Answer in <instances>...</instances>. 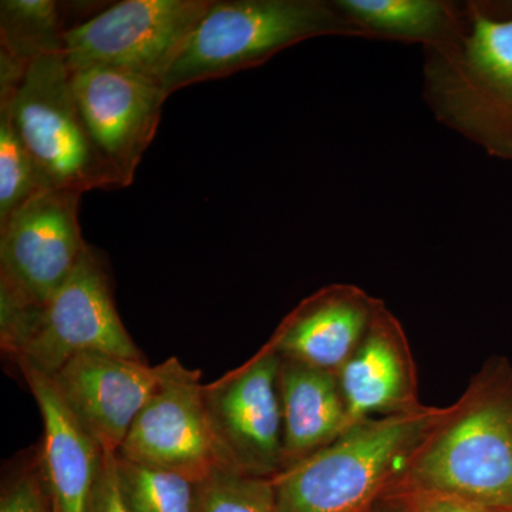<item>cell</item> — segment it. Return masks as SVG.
I'll return each instance as SVG.
<instances>
[{
	"label": "cell",
	"instance_id": "obj_14",
	"mask_svg": "<svg viewBox=\"0 0 512 512\" xmlns=\"http://www.w3.org/2000/svg\"><path fill=\"white\" fill-rule=\"evenodd\" d=\"M369 316V303L360 293L329 289L303 302L272 345L288 360L329 372L348 362Z\"/></svg>",
	"mask_w": 512,
	"mask_h": 512
},
{
	"label": "cell",
	"instance_id": "obj_13",
	"mask_svg": "<svg viewBox=\"0 0 512 512\" xmlns=\"http://www.w3.org/2000/svg\"><path fill=\"white\" fill-rule=\"evenodd\" d=\"M19 367L45 426L39 454L53 512H92L106 470V451L70 412L49 376Z\"/></svg>",
	"mask_w": 512,
	"mask_h": 512
},
{
	"label": "cell",
	"instance_id": "obj_8",
	"mask_svg": "<svg viewBox=\"0 0 512 512\" xmlns=\"http://www.w3.org/2000/svg\"><path fill=\"white\" fill-rule=\"evenodd\" d=\"M119 456L184 474L197 483L218 470L235 471L212 429L201 373L187 369L177 357L161 363L160 382Z\"/></svg>",
	"mask_w": 512,
	"mask_h": 512
},
{
	"label": "cell",
	"instance_id": "obj_1",
	"mask_svg": "<svg viewBox=\"0 0 512 512\" xmlns=\"http://www.w3.org/2000/svg\"><path fill=\"white\" fill-rule=\"evenodd\" d=\"M322 36L369 39L335 3L325 0H211L164 77L163 89L173 94L221 79Z\"/></svg>",
	"mask_w": 512,
	"mask_h": 512
},
{
	"label": "cell",
	"instance_id": "obj_18",
	"mask_svg": "<svg viewBox=\"0 0 512 512\" xmlns=\"http://www.w3.org/2000/svg\"><path fill=\"white\" fill-rule=\"evenodd\" d=\"M59 6L52 0L0 2V52L29 66L39 57L64 53Z\"/></svg>",
	"mask_w": 512,
	"mask_h": 512
},
{
	"label": "cell",
	"instance_id": "obj_16",
	"mask_svg": "<svg viewBox=\"0 0 512 512\" xmlns=\"http://www.w3.org/2000/svg\"><path fill=\"white\" fill-rule=\"evenodd\" d=\"M335 6L369 39L446 45L464 33L456 6L443 0H335Z\"/></svg>",
	"mask_w": 512,
	"mask_h": 512
},
{
	"label": "cell",
	"instance_id": "obj_22",
	"mask_svg": "<svg viewBox=\"0 0 512 512\" xmlns=\"http://www.w3.org/2000/svg\"><path fill=\"white\" fill-rule=\"evenodd\" d=\"M0 512H53L40 454L3 490Z\"/></svg>",
	"mask_w": 512,
	"mask_h": 512
},
{
	"label": "cell",
	"instance_id": "obj_21",
	"mask_svg": "<svg viewBox=\"0 0 512 512\" xmlns=\"http://www.w3.org/2000/svg\"><path fill=\"white\" fill-rule=\"evenodd\" d=\"M197 512H281L272 478L218 470L198 485Z\"/></svg>",
	"mask_w": 512,
	"mask_h": 512
},
{
	"label": "cell",
	"instance_id": "obj_11",
	"mask_svg": "<svg viewBox=\"0 0 512 512\" xmlns=\"http://www.w3.org/2000/svg\"><path fill=\"white\" fill-rule=\"evenodd\" d=\"M72 87L94 143L119 177L121 187H128L156 137L170 94L160 83L99 67L73 72Z\"/></svg>",
	"mask_w": 512,
	"mask_h": 512
},
{
	"label": "cell",
	"instance_id": "obj_23",
	"mask_svg": "<svg viewBox=\"0 0 512 512\" xmlns=\"http://www.w3.org/2000/svg\"><path fill=\"white\" fill-rule=\"evenodd\" d=\"M106 453V470H104L103 481H101L92 512H128L121 500L119 487H117L116 470H114L116 454L110 453V451H106Z\"/></svg>",
	"mask_w": 512,
	"mask_h": 512
},
{
	"label": "cell",
	"instance_id": "obj_4",
	"mask_svg": "<svg viewBox=\"0 0 512 512\" xmlns=\"http://www.w3.org/2000/svg\"><path fill=\"white\" fill-rule=\"evenodd\" d=\"M0 101L9 104L20 140L46 190L84 194L121 187L84 123L64 53L33 60L18 90L0 94Z\"/></svg>",
	"mask_w": 512,
	"mask_h": 512
},
{
	"label": "cell",
	"instance_id": "obj_5",
	"mask_svg": "<svg viewBox=\"0 0 512 512\" xmlns=\"http://www.w3.org/2000/svg\"><path fill=\"white\" fill-rule=\"evenodd\" d=\"M421 431L412 416L369 421L272 478L281 512H357Z\"/></svg>",
	"mask_w": 512,
	"mask_h": 512
},
{
	"label": "cell",
	"instance_id": "obj_24",
	"mask_svg": "<svg viewBox=\"0 0 512 512\" xmlns=\"http://www.w3.org/2000/svg\"><path fill=\"white\" fill-rule=\"evenodd\" d=\"M417 512H488L487 508L480 507L451 495L437 494L436 497L427 498L417 508Z\"/></svg>",
	"mask_w": 512,
	"mask_h": 512
},
{
	"label": "cell",
	"instance_id": "obj_10",
	"mask_svg": "<svg viewBox=\"0 0 512 512\" xmlns=\"http://www.w3.org/2000/svg\"><path fill=\"white\" fill-rule=\"evenodd\" d=\"M282 360L274 345L247 365L204 384L205 404L221 447L239 474L274 478L284 464Z\"/></svg>",
	"mask_w": 512,
	"mask_h": 512
},
{
	"label": "cell",
	"instance_id": "obj_7",
	"mask_svg": "<svg viewBox=\"0 0 512 512\" xmlns=\"http://www.w3.org/2000/svg\"><path fill=\"white\" fill-rule=\"evenodd\" d=\"M80 197L39 192L0 225V308L43 305L76 271L89 249L79 224Z\"/></svg>",
	"mask_w": 512,
	"mask_h": 512
},
{
	"label": "cell",
	"instance_id": "obj_20",
	"mask_svg": "<svg viewBox=\"0 0 512 512\" xmlns=\"http://www.w3.org/2000/svg\"><path fill=\"white\" fill-rule=\"evenodd\" d=\"M35 164L20 140L6 101H0V225L45 191Z\"/></svg>",
	"mask_w": 512,
	"mask_h": 512
},
{
	"label": "cell",
	"instance_id": "obj_2",
	"mask_svg": "<svg viewBox=\"0 0 512 512\" xmlns=\"http://www.w3.org/2000/svg\"><path fill=\"white\" fill-rule=\"evenodd\" d=\"M468 18L458 39L426 49L424 96L441 123L512 161V18L477 6Z\"/></svg>",
	"mask_w": 512,
	"mask_h": 512
},
{
	"label": "cell",
	"instance_id": "obj_12",
	"mask_svg": "<svg viewBox=\"0 0 512 512\" xmlns=\"http://www.w3.org/2000/svg\"><path fill=\"white\" fill-rule=\"evenodd\" d=\"M49 377L87 433L104 451L119 454L160 382V365L89 352L74 356Z\"/></svg>",
	"mask_w": 512,
	"mask_h": 512
},
{
	"label": "cell",
	"instance_id": "obj_19",
	"mask_svg": "<svg viewBox=\"0 0 512 512\" xmlns=\"http://www.w3.org/2000/svg\"><path fill=\"white\" fill-rule=\"evenodd\" d=\"M117 487L128 512H197V481L116 454Z\"/></svg>",
	"mask_w": 512,
	"mask_h": 512
},
{
	"label": "cell",
	"instance_id": "obj_9",
	"mask_svg": "<svg viewBox=\"0 0 512 512\" xmlns=\"http://www.w3.org/2000/svg\"><path fill=\"white\" fill-rule=\"evenodd\" d=\"M417 477L437 494L512 510V396L484 400L421 458Z\"/></svg>",
	"mask_w": 512,
	"mask_h": 512
},
{
	"label": "cell",
	"instance_id": "obj_6",
	"mask_svg": "<svg viewBox=\"0 0 512 512\" xmlns=\"http://www.w3.org/2000/svg\"><path fill=\"white\" fill-rule=\"evenodd\" d=\"M211 0H124L67 29L70 72L113 69L163 86Z\"/></svg>",
	"mask_w": 512,
	"mask_h": 512
},
{
	"label": "cell",
	"instance_id": "obj_3",
	"mask_svg": "<svg viewBox=\"0 0 512 512\" xmlns=\"http://www.w3.org/2000/svg\"><path fill=\"white\" fill-rule=\"evenodd\" d=\"M0 340L18 366L46 376L55 375L82 353L143 360L117 313L106 265L92 247L43 305L0 308Z\"/></svg>",
	"mask_w": 512,
	"mask_h": 512
},
{
	"label": "cell",
	"instance_id": "obj_15",
	"mask_svg": "<svg viewBox=\"0 0 512 512\" xmlns=\"http://www.w3.org/2000/svg\"><path fill=\"white\" fill-rule=\"evenodd\" d=\"M279 389L286 470L329 446L345 429L348 409L328 370L286 359L281 366Z\"/></svg>",
	"mask_w": 512,
	"mask_h": 512
},
{
	"label": "cell",
	"instance_id": "obj_17",
	"mask_svg": "<svg viewBox=\"0 0 512 512\" xmlns=\"http://www.w3.org/2000/svg\"><path fill=\"white\" fill-rule=\"evenodd\" d=\"M403 386L402 365L392 340L376 330L342 370V396L352 419L386 409Z\"/></svg>",
	"mask_w": 512,
	"mask_h": 512
}]
</instances>
